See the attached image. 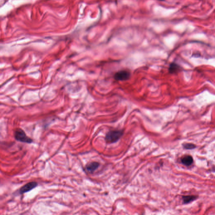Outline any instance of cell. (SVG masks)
<instances>
[{
    "label": "cell",
    "mask_w": 215,
    "mask_h": 215,
    "mask_svg": "<svg viewBox=\"0 0 215 215\" xmlns=\"http://www.w3.org/2000/svg\"><path fill=\"white\" fill-rule=\"evenodd\" d=\"M14 137L16 140L19 142L29 144L33 142V139L27 136L24 131L20 128L16 129L14 133Z\"/></svg>",
    "instance_id": "6da1fadb"
},
{
    "label": "cell",
    "mask_w": 215,
    "mask_h": 215,
    "mask_svg": "<svg viewBox=\"0 0 215 215\" xmlns=\"http://www.w3.org/2000/svg\"><path fill=\"white\" fill-rule=\"evenodd\" d=\"M123 134L122 130H113L108 132L106 135L105 139L109 143H114L117 141Z\"/></svg>",
    "instance_id": "7a4b0ae2"
},
{
    "label": "cell",
    "mask_w": 215,
    "mask_h": 215,
    "mask_svg": "<svg viewBox=\"0 0 215 215\" xmlns=\"http://www.w3.org/2000/svg\"><path fill=\"white\" fill-rule=\"evenodd\" d=\"M131 77V73L128 71L123 70L115 73L114 78L117 81H126L129 80Z\"/></svg>",
    "instance_id": "3957f363"
},
{
    "label": "cell",
    "mask_w": 215,
    "mask_h": 215,
    "mask_svg": "<svg viewBox=\"0 0 215 215\" xmlns=\"http://www.w3.org/2000/svg\"><path fill=\"white\" fill-rule=\"evenodd\" d=\"M37 186V183L36 182H28L21 187L19 189V192L20 194H24L27 192L31 191L32 189L36 187Z\"/></svg>",
    "instance_id": "277c9868"
},
{
    "label": "cell",
    "mask_w": 215,
    "mask_h": 215,
    "mask_svg": "<svg viewBox=\"0 0 215 215\" xmlns=\"http://www.w3.org/2000/svg\"><path fill=\"white\" fill-rule=\"evenodd\" d=\"M99 166L98 163L96 162H92L87 164L86 166L85 169L89 172L92 173L94 172Z\"/></svg>",
    "instance_id": "5b68a950"
},
{
    "label": "cell",
    "mask_w": 215,
    "mask_h": 215,
    "mask_svg": "<svg viewBox=\"0 0 215 215\" xmlns=\"http://www.w3.org/2000/svg\"><path fill=\"white\" fill-rule=\"evenodd\" d=\"M181 69L180 66L175 63H172L170 64L169 68V71L171 74L177 73Z\"/></svg>",
    "instance_id": "8992f818"
},
{
    "label": "cell",
    "mask_w": 215,
    "mask_h": 215,
    "mask_svg": "<svg viewBox=\"0 0 215 215\" xmlns=\"http://www.w3.org/2000/svg\"><path fill=\"white\" fill-rule=\"evenodd\" d=\"M182 164L186 166H189L192 164L193 159L191 155H185L181 159Z\"/></svg>",
    "instance_id": "52a82bcc"
},
{
    "label": "cell",
    "mask_w": 215,
    "mask_h": 215,
    "mask_svg": "<svg viewBox=\"0 0 215 215\" xmlns=\"http://www.w3.org/2000/svg\"><path fill=\"white\" fill-rule=\"evenodd\" d=\"M197 198V196H184L182 197V200L184 203L188 204L196 200Z\"/></svg>",
    "instance_id": "ba28073f"
},
{
    "label": "cell",
    "mask_w": 215,
    "mask_h": 215,
    "mask_svg": "<svg viewBox=\"0 0 215 215\" xmlns=\"http://www.w3.org/2000/svg\"><path fill=\"white\" fill-rule=\"evenodd\" d=\"M183 147L186 149L191 150L195 148H196V146L192 143H185L184 144Z\"/></svg>",
    "instance_id": "9c48e42d"
},
{
    "label": "cell",
    "mask_w": 215,
    "mask_h": 215,
    "mask_svg": "<svg viewBox=\"0 0 215 215\" xmlns=\"http://www.w3.org/2000/svg\"><path fill=\"white\" fill-rule=\"evenodd\" d=\"M159 1H164V0H159Z\"/></svg>",
    "instance_id": "30bf717a"
}]
</instances>
